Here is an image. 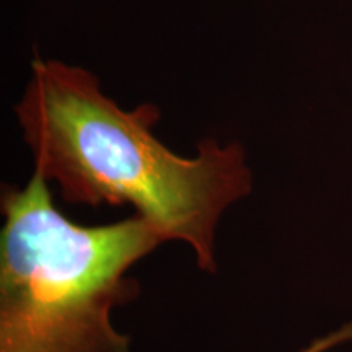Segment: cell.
I'll use <instances>...</instances> for the list:
<instances>
[{"label": "cell", "mask_w": 352, "mask_h": 352, "mask_svg": "<svg viewBox=\"0 0 352 352\" xmlns=\"http://www.w3.org/2000/svg\"><path fill=\"white\" fill-rule=\"evenodd\" d=\"M13 111L34 171L65 202L129 206L165 241L191 246L199 270L217 272L220 219L253 191L243 145L206 139L196 155H178L153 134L155 104L122 109L94 72L57 59L33 60Z\"/></svg>", "instance_id": "1"}, {"label": "cell", "mask_w": 352, "mask_h": 352, "mask_svg": "<svg viewBox=\"0 0 352 352\" xmlns=\"http://www.w3.org/2000/svg\"><path fill=\"white\" fill-rule=\"evenodd\" d=\"M0 208V352H131L111 314L139 296L129 271L160 233L138 214L76 223L36 171L23 188L3 186Z\"/></svg>", "instance_id": "2"}, {"label": "cell", "mask_w": 352, "mask_h": 352, "mask_svg": "<svg viewBox=\"0 0 352 352\" xmlns=\"http://www.w3.org/2000/svg\"><path fill=\"white\" fill-rule=\"evenodd\" d=\"M352 341V323L344 324V327L338 329V331L329 333L328 336L318 338L311 342L310 346L305 347L302 352H327L338 344H342V342Z\"/></svg>", "instance_id": "3"}]
</instances>
